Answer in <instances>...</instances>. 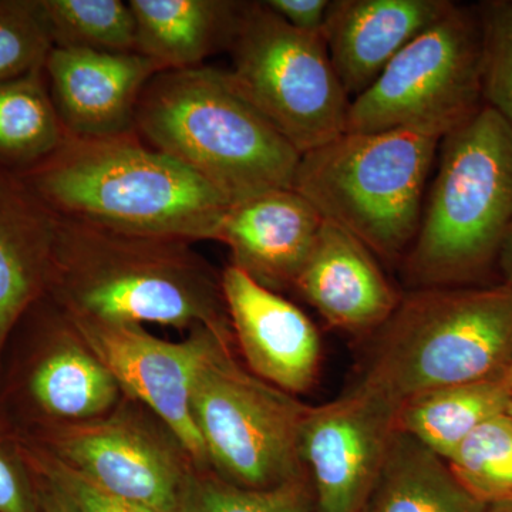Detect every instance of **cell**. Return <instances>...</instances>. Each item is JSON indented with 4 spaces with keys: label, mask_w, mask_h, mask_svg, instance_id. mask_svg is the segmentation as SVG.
Segmentation results:
<instances>
[{
    "label": "cell",
    "mask_w": 512,
    "mask_h": 512,
    "mask_svg": "<svg viewBox=\"0 0 512 512\" xmlns=\"http://www.w3.org/2000/svg\"><path fill=\"white\" fill-rule=\"evenodd\" d=\"M20 178L64 220L191 244L215 241L231 207L204 178L148 146L137 131L67 134L56 153Z\"/></svg>",
    "instance_id": "1"
},
{
    "label": "cell",
    "mask_w": 512,
    "mask_h": 512,
    "mask_svg": "<svg viewBox=\"0 0 512 512\" xmlns=\"http://www.w3.org/2000/svg\"><path fill=\"white\" fill-rule=\"evenodd\" d=\"M46 296L70 316L207 326L232 339L221 276L181 239L123 234L57 217Z\"/></svg>",
    "instance_id": "2"
},
{
    "label": "cell",
    "mask_w": 512,
    "mask_h": 512,
    "mask_svg": "<svg viewBox=\"0 0 512 512\" xmlns=\"http://www.w3.org/2000/svg\"><path fill=\"white\" fill-rule=\"evenodd\" d=\"M136 131L234 205L292 188L301 154L210 66L165 70L141 94Z\"/></svg>",
    "instance_id": "3"
},
{
    "label": "cell",
    "mask_w": 512,
    "mask_h": 512,
    "mask_svg": "<svg viewBox=\"0 0 512 512\" xmlns=\"http://www.w3.org/2000/svg\"><path fill=\"white\" fill-rule=\"evenodd\" d=\"M370 336L353 387L399 412L421 394L504 376L512 362V288L412 289Z\"/></svg>",
    "instance_id": "4"
},
{
    "label": "cell",
    "mask_w": 512,
    "mask_h": 512,
    "mask_svg": "<svg viewBox=\"0 0 512 512\" xmlns=\"http://www.w3.org/2000/svg\"><path fill=\"white\" fill-rule=\"evenodd\" d=\"M437 154L404 278L413 289L478 286L498 268L512 227V128L484 106Z\"/></svg>",
    "instance_id": "5"
},
{
    "label": "cell",
    "mask_w": 512,
    "mask_h": 512,
    "mask_svg": "<svg viewBox=\"0 0 512 512\" xmlns=\"http://www.w3.org/2000/svg\"><path fill=\"white\" fill-rule=\"evenodd\" d=\"M439 146L437 138L413 131H346L302 154L292 188L376 258L403 261L419 231Z\"/></svg>",
    "instance_id": "6"
},
{
    "label": "cell",
    "mask_w": 512,
    "mask_h": 512,
    "mask_svg": "<svg viewBox=\"0 0 512 512\" xmlns=\"http://www.w3.org/2000/svg\"><path fill=\"white\" fill-rule=\"evenodd\" d=\"M228 50L232 86L301 156L346 133L352 99L322 33L292 28L265 2H242Z\"/></svg>",
    "instance_id": "7"
},
{
    "label": "cell",
    "mask_w": 512,
    "mask_h": 512,
    "mask_svg": "<svg viewBox=\"0 0 512 512\" xmlns=\"http://www.w3.org/2000/svg\"><path fill=\"white\" fill-rule=\"evenodd\" d=\"M484 106L477 8L454 3L352 100L346 131L406 130L441 141Z\"/></svg>",
    "instance_id": "8"
},
{
    "label": "cell",
    "mask_w": 512,
    "mask_h": 512,
    "mask_svg": "<svg viewBox=\"0 0 512 512\" xmlns=\"http://www.w3.org/2000/svg\"><path fill=\"white\" fill-rule=\"evenodd\" d=\"M308 407L238 365L229 349L204 367L192 394L208 464L222 480L252 490L306 477L301 433Z\"/></svg>",
    "instance_id": "9"
},
{
    "label": "cell",
    "mask_w": 512,
    "mask_h": 512,
    "mask_svg": "<svg viewBox=\"0 0 512 512\" xmlns=\"http://www.w3.org/2000/svg\"><path fill=\"white\" fill-rule=\"evenodd\" d=\"M25 340L0 387V417L20 439L103 419L123 392L83 345L63 312L43 296L20 320Z\"/></svg>",
    "instance_id": "10"
},
{
    "label": "cell",
    "mask_w": 512,
    "mask_h": 512,
    "mask_svg": "<svg viewBox=\"0 0 512 512\" xmlns=\"http://www.w3.org/2000/svg\"><path fill=\"white\" fill-rule=\"evenodd\" d=\"M63 315L121 390L163 421L194 466L210 467L192 416V394L204 367L222 350L231 348L232 339L207 326H197L183 342H168L141 325Z\"/></svg>",
    "instance_id": "11"
},
{
    "label": "cell",
    "mask_w": 512,
    "mask_h": 512,
    "mask_svg": "<svg viewBox=\"0 0 512 512\" xmlns=\"http://www.w3.org/2000/svg\"><path fill=\"white\" fill-rule=\"evenodd\" d=\"M28 441L114 497L153 512H185L195 478L184 461L190 457L131 417L59 426Z\"/></svg>",
    "instance_id": "12"
},
{
    "label": "cell",
    "mask_w": 512,
    "mask_h": 512,
    "mask_svg": "<svg viewBox=\"0 0 512 512\" xmlns=\"http://www.w3.org/2000/svg\"><path fill=\"white\" fill-rule=\"evenodd\" d=\"M397 413L356 387L333 402L308 407L301 456L316 512H366L397 431Z\"/></svg>",
    "instance_id": "13"
},
{
    "label": "cell",
    "mask_w": 512,
    "mask_h": 512,
    "mask_svg": "<svg viewBox=\"0 0 512 512\" xmlns=\"http://www.w3.org/2000/svg\"><path fill=\"white\" fill-rule=\"evenodd\" d=\"M221 288L232 335L249 370L293 396L311 390L322 360V342L312 320L235 266L222 272Z\"/></svg>",
    "instance_id": "14"
},
{
    "label": "cell",
    "mask_w": 512,
    "mask_h": 512,
    "mask_svg": "<svg viewBox=\"0 0 512 512\" xmlns=\"http://www.w3.org/2000/svg\"><path fill=\"white\" fill-rule=\"evenodd\" d=\"M137 52L52 47L45 63L50 97L69 136L113 137L136 131L141 94L156 74Z\"/></svg>",
    "instance_id": "15"
},
{
    "label": "cell",
    "mask_w": 512,
    "mask_h": 512,
    "mask_svg": "<svg viewBox=\"0 0 512 512\" xmlns=\"http://www.w3.org/2000/svg\"><path fill=\"white\" fill-rule=\"evenodd\" d=\"M293 289L330 328L353 335H372L402 299L376 255L348 231L326 221Z\"/></svg>",
    "instance_id": "16"
},
{
    "label": "cell",
    "mask_w": 512,
    "mask_h": 512,
    "mask_svg": "<svg viewBox=\"0 0 512 512\" xmlns=\"http://www.w3.org/2000/svg\"><path fill=\"white\" fill-rule=\"evenodd\" d=\"M322 225L319 212L288 188L231 205L215 241L227 245L232 266L279 293L293 289Z\"/></svg>",
    "instance_id": "17"
},
{
    "label": "cell",
    "mask_w": 512,
    "mask_h": 512,
    "mask_svg": "<svg viewBox=\"0 0 512 512\" xmlns=\"http://www.w3.org/2000/svg\"><path fill=\"white\" fill-rule=\"evenodd\" d=\"M453 6L451 0H330L322 35L350 99L366 92L404 47Z\"/></svg>",
    "instance_id": "18"
},
{
    "label": "cell",
    "mask_w": 512,
    "mask_h": 512,
    "mask_svg": "<svg viewBox=\"0 0 512 512\" xmlns=\"http://www.w3.org/2000/svg\"><path fill=\"white\" fill-rule=\"evenodd\" d=\"M56 229L57 215L0 168V369L16 326L46 296Z\"/></svg>",
    "instance_id": "19"
},
{
    "label": "cell",
    "mask_w": 512,
    "mask_h": 512,
    "mask_svg": "<svg viewBox=\"0 0 512 512\" xmlns=\"http://www.w3.org/2000/svg\"><path fill=\"white\" fill-rule=\"evenodd\" d=\"M242 2L232 0H130L137 53L165 70L204 66L229 47Z\"/></svg>",
    "instance_id": "20"
},
{
    "label": "cell",
    "mask_w": 512,
    "mask_h": 512,
    "mask_svg": "<svg viewBox=\"0 0 512 512\" xmlns=\"http://www.w3.org/2000/svg\"><path fill=\"white\" fill-rule=\"evenodd\" d=\"M444 458L397 427L366 512H485Z\"/></svg>",
    "instance_id": "21"
},
{
    "label": "cell",
    "mask_w": 512,
    "mask_h": 512,
    "mask_svg": "<svg viewBox=\"0 0 512 512\" xmlns=\"http://www.w3.org/2000/svg\"><path fill=\"white\" fill-rule=\"evenodd\" d=\"M511 396L503 376L443 387L404 403L397 427L447 461L478 426L505 413Z\"/></svg>",
    "instance_id": "22"
},
{
    "label": "cell",
    "mask_w": 512,
    "mask_h": 512,
    "mask_svg": "<svg viewBox=\"0 0 512 512\" xmlns=\"http://www.w3.org/2000/svg\"><path fill=\"white\" fill-rule=\"evenodd\" d=\"M67 131L55 109L45 66L0 82V168L23 175L56 153Z\"/></svg>",
    "instance_id": "23"
},
{
    "label": "cell",
    "mask_w": 512,
    "mask_h": 512,
    "mask_svg": "<svg viewBox=\"0 0 512 512\" xmlns=\"http://www.w3.org/2000/svg\"><path fill=\"white\" fill-rule=\"evenodd\" d=\"M50 42L59 49L137 52V25L123 0H40Z\"/></svg>",
    "instance_id": "24"
},
{
    "label": "cell",
    "mask_w": 512,
    "mask_h": 512,
    "mask_svg": "<svg viewBox=\"0 0 512 512\" xmlns=\"http://www.w3.org/2000/svg\"><path fill=\"white\" fill-rule=\"evenodd\" d=\"M447 463L460 484L481 503H512L511 417L501 413L478 426Z\"/></svg>",
    "instance_id": "25"
},
{
    "label": "cell",
    "mask_w": 512,
    "mask_h": 512,
    "mask_svg": "<svg viewBox=\"0 0 512 512\" xmlns=\"http://www.w3.org/2000/svg\"><path fill=\"white\" fill-rule=\"evenodd\" d=\"M185 512H311L308 477L252 490L220 477L194 478Z\"/></svg>",
    "instance_id": "26"
},
{
    "label": "cell",
    "mask_w": 512,
    "mask_h": 512,
    "mask_svg": "<svg viewBox=\"0 0 512 512\" xmlns=\"http://www.w3.org/2000/svg\"><path fill=\"white\" fill-rule=\"evenodd\" d=\"M476 8L484 104L512 128V0H487Z\"/></svg>",
    "instance_id": "27"
},
{
    "label": "cell",
    "mask_w": 512,
    "mask_h": 512,
    "mask_svg": "<svg viewBox=\"0 0 512 512\" xmlns=\"http://www.w3.org/2000/svg\"><path fill=\"white\" fill-rule=\"evenodd\" d=\"M52 47L40 0H0V82L45 66Z\"/></svg>",
    "instance_id": "28"
},
{
    "label": "cell",
    "mask_w": 512,
    "mask_h": 512,
    "mask_svg": "<svg viewBox=\"0 0 512 512\" xmlns=\"http://www.w3.org/2000/svg\"><path fill=\"white\" fill-rule=\"evenodd\" d=\"M20 443L30 470L63 501L70 512H153L106 493L32 441L20 439Z\"/></svg>",
    "instance_id": "29"
},
{
    "label": "cell",
    "mask_w": 512,
    "mask_h": 512,
    "mask_svg": "<svg viewBox=\"0 0 512 512\" xmlns=\"http://www.w3.org/2000/svg\"><path fill=\"white\" fill-rule=\"evenodd\" d=\"M0 512H39L37 485L22 443L0 417Z\"/></svg>",
    "instance_id": "30"
},
{
    "label": "cell",
    "mask_w": 512,
    "mask_h": 512,
    "mask_svg": "<svg viewBox=\"0 0 512 512\" xmlns=\"http://www.w3.org/2000/svg\"><path fill=\"white\" fill-rule=\"evenodd\" d=\"M265 3L292 28L322 33L330 0H265Z\"/></svg>",
    "instance_id": "31"
},
{
    "label": "cell",
    "mask_w": 512,
    "mask_h": 512,
    "mask_svg": "<svg viewBox=\"0 0 512 512\" xmlns=\"http://www.w3.org/2000/svg\"><path fill=\"white\" fill-rule=\"evenodd\" d=\"M33 473V471H32ZM35 476V474H33ZM37 485V500H39V512H70L63 501L43 481L35 476Z\"/></svg>",
    "instance_id": "32"
},
{
    "label": "cell",
    "mask_w": 512,
    "mask_h": 512,
    "mask_svg": "<svg viewBox=\"0 0 512 512\" xmlns=\"http://www.w3.org/2000/svg\"><path fill=\"white\" fill-rule=\"evenodd\" d=\"M498 268H500L501 275L504 278L503 284L512 288V227L510 232H508L507 238H505L503 249H501Z\"/></svg>",
    "instance_id": "33"
},
{
    "label": "cell",
    "mask_w": 512,
    "mask_h": 512,
    "mask_svg": "<svg viewBox=\"0 0 512 512\" xmlns=\"http://www.w3.org/2000/svg\"><path fill=\"white\" fill-rule=\"evenodd\" d=\"M485 512H512V503L491 504Z\"/></svg>",
    "instance_id": "34"
},
{
    "label": "cell",
    "mask_w": 512,
    "mask_h": 512,
    "mask_svg": "<svg viewBox=\"0 0 512 512\" xmlns=\"http://www.w3.org/2000/svg\"><path fill=\"white\" fill-rule=\"evenodd\" d=\"M503 379L504 383L507 384L508 389L512 392V362L510 367H508L507 372L504 373Z\"/></svg>",
    "instance_id": "35"
},
{
    "label": "cell",
    "mask_w": 512,
    "mask_h": 512,
    "mask_svg": "<svg viewBox=\"0 0 512 512\" xmlns=\"http://www.w3.org/2000/svg\"><path fill=\"white\" fill-rule=\"evenodd\" d=\"M505 413H507L508 416H510L512 419V396L510 402H508L507 410H505Z\"/></svg>",
    "instance_id": "36"
}]
</instances>
